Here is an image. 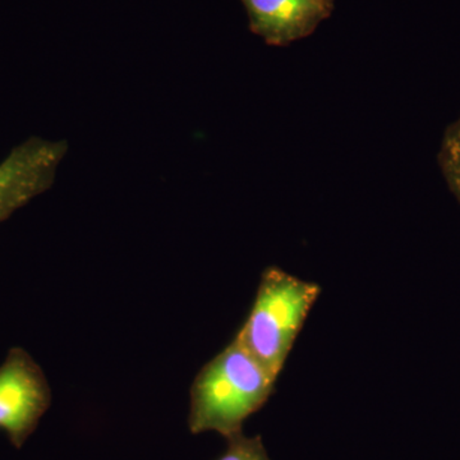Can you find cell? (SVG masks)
<instances>
[{
  "instance_id": "cell-1",
  "label": "cell",
  "mask_w": 460,
  "mask_h": 460,
  "mask_svg": "<svg viewBox=\"0 0 460 460\" xmlns=\"http://www.w3.org/2000/svg\"><path fill=\"white\" fill-rule=\"evenodd\" d=\"M278 378L237 339L199 370L190 392V434L217 432L224 438L243 432L244 422L261 410Z\"/></svg>"
},
{
  "instance_id": "cell-2",
  "label": "cell",
  "mask_w": 460,
  "mask_h": 460,
  "mask_svg": "<svg viewBox=\"0 0 460 460\" xmlns=\"http://www.w3.org/2000/svg\"><path fill=\"white\" fill-rule=\"evenodd\" d=\"M320 284L269 266L235 339L279 378L299 332L321 295Z\"/></svg>"
},
{
  "instance_id": "cell-4",
  "label": "cell",
  "mask_w": 460,
  "mask_h": 460,
  "mask_svg": "<svg viewBox=\"0 0 460 460\" xmlns=\"http://www.w3.org/2000/svg\"><path fill=\"white\" fill-rule=\"evenodd\" d=\"M68 148L66 141L32 138L0 162V223L50 189Z\"/></svg>"
},
{
  "instance_id": "cell-5",
  "label": "cell",
  "mask_w": 460,
  "mask_h": 460,
  "mask_svg": "<svg viewBox=\"0 0 460 460\" xmlns=\"http://www.w3.org/2000/svg\"><path fill=\"white\" fill-rule=\"evenodd\" d=\"M251 31L272 47L307 38L329 18L334 0H242Z\"/></svg>"
},
{
  "instance_id": "cell-6",
  "label": "cell",
  "mask_w": 460,
  "mask_h": 460,
  "mask_svg": "<svg viewBox=\"0 0 460 460\" xmlns=\"http://www.w3.org/2000/svg\"><path fill=\"white\" fill-rule=\"evenodd\" d=\"M438 164L447 186L460 204V117L445 131Z\"/></svg>"
},
{
  "instance_id": "cell-3",
  "label": "cell",
  "mask_w": 460,
  "mask_h": 460,
  "mask_svg": "<svg viewBox=\"0 0 460 460\" xmlns=\"http://www.w3.org/2000/svg\"><path fill=\"white\" fill-rule=\"evenodd\" d=\"M51 404V389L40 366L22 348H12L0 365V429L17 449Z\"/></svg>"
},
{
  "instance_id": "cell-7",
  "label": "cell",
  "mask_w": 460,
  "mask_h": 460,
  "mask_svg": "<svg viewBox=\"0 0 460 460\" xmlns=\"http://www.w3.org/2000/svg\"><path fill=\"white\" fill-rule=\"evenodd\" d=\"M217 460H271L261 436L242 434L226 438V449Z\"/></svg>"
}]
</instances>
